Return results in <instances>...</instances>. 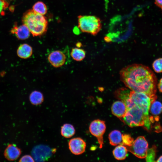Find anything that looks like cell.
<instances>
[{"label": "cell", "instance_id": "cell-19", "mask_svg": "<svg viewBox=\"0 0 162 162\" xmlns=\"http://www.w3.org/2000/svg\"><path fill=\"white\" fill-rule=\"evenodd\" d=\"M86 52L84 50L78 47L73 48L70 52V55L73 59L76 61L82 60L86 56Z\"/></svg>", "mask_w": 162, "mask_h": 162}, {"label": "cell", "instance_id": "cell-8", "mask_svg": "<svg viewBox=\"0 0 162 162\" xmlns=\"http://www.w3.org/2000/svg\"><path fill=\"white\" fill-rule=\"evenodd\" d=\"M52 150L47 146L39 145L34 147L32 151L34 159L36 161H44L50 158Z\"/></svg>", "mask_w": 162, "mask_h": 162}, {"label": "cell", "instance_id": "cell-29", "mask_svg": "<svg viewBox=\"0 0 162 162\" xmlns=\"http://www.w3.org/2000/svg\"><path fill=\"white\" fill-rule=\"evenodd\" d=\"M157 162H162V155L156 161Z\"/></svg>", "mask_w": 162, "mask_h": 162}, {"label": "cell", "instance_id": "cell-9", "mask_svg": "<svg viewBox=\"0 0 162 162\" xmlns=\"http://www.w3.org/2000/svg\"><path fill=\"white\" fill-rule=\"evenodd\" d=\"M68 146L69 150L72 154L78 155L84 152L86 144L82 138L76 137L70 140L68 142Z\"/></svg>", "mask_w": 162, "mask_h": 162}, {"label": "cell", "instance_id": "cell-16", "mask_svg": "<svg viewBox=\"0 0 162 162\" xmlns=\"http://www.w3.org/2000/svg\"><path fill=\"white\" fill-rule=\"evenodd\" d=\"M122 136L121 132L118 130H114L110 133L109 135V139L110 144L114 146L121 144Z\"/></svg>", "mask_w": 162, "mask_h": 162}, {"label": "cell", "instance_id": "cell-22", "mask_svg": "<svg viewBox=\"0 0 162 162\" xmlns=\"http://www.w3.org/2000/svg\"><path fill=\"white\" fill-rule=\"evenodd\" d=\"M156 147L153 146L148 150L146 156V157L147 162L154 161L156 154Z\"/></svg>", "mask_w": 162, "mask_h": 162}, {"label": "cell", "instance_id": "cell-17", "mask_svg": "<svg viewBox=\"0 0 162 162\" xmlns=\"http://www.w3.org/2000/svg\"><path fill=\"white\" fill-rule=\"evenodd\" d=\"M29 99L32 104L38 105L41 104L43 102L44 97L41 92L38 91H34L30 94Z\"/></svg>", "mask_w": 162, "mask_h": 162}, {"label": "cell", "instance_id": "cell-20", "mask_svg": "<svg viewBox=\"0 0 162 162\" xmlns=\"http://www.w3.org/2000/svg\"><path fill=\"white\" fill-rule=\"evenodd\" d=\"M32 9L36 13L43 15L46 14L47 11L46 5L41 1L36 2L33 6Z\"/></svg>", "mask_w": 162, "mask_h": 162}, {"label": "cell", "instance_id": "cell-24", "mask_svg": "<svg viewBox=\"0 0 162 162\" xmlns=\"http://www.w3.org/2000/svg\"><path fill=\"white\" fill-rule=\"evenodd\" d=\"M133 139L128 134H122V141L121 145L125 146H131L134 142Z\"/></svg>", "mask_w": 162, "mask_h": 162}, {"label": "cell", "instance_id": "cell-18", "mask_svg": "<svg viewBox=\"0 0 162 162\" xmlns=\"http://www.w3.org/2000/svg\"><path fill=\"white\" fill-rule=\"evenodd\" d=\"M75 130L74 126L69 124H64L61 127V135L66 138H69L75 134Z\"/></svg>", "mask_w": 162, "mask_h": 162}, {"label": "cell", "instance_id": "cell-21", "mask_svg": "<svg viewBox=\"0 0 162 162\" xmlns=\"http://www.w3.org/2000/svg\"><path fill=\"white\" fill-rule=\"evenodd\" d=\"M149 111L153 115H157L160 113L162 111V104L159 101H154L150 105Z\"/></svg>", "mask_w": 162, "mask_h": 162}, {"label": "cell", "instance_id": "cell-30", "mask_svg": "<svg viewBox=\"0 0 162 162\" xmlns=\"http://www.w3.org/2000/svg\"></svg>", "mask_w": 162, "mask_h": 162}, {"label": "cell", "instance_id": "cell-10", "mask_svg": "<svg viewBox=\"0 0 162 162\" xmlns=\"http://www.w3.org/2000/svg\"><path fill=\"white\" fill-rule=\"evenodd\" d=\"M48 60L53 67L57 68L64 64L66 57L62 51L56 50L50 53L48 56Z\"/></svg>", "mask_w": 162, "mask_h": 162}, {"label": "cell", "instance_id": "cell-11", "mask_svg": "<svg viewBox=\"0 0 162 162\" xmlns=\"http://www.w3.org/2000/svg\"><path fill=\"white\" fill-rule=\"evenodd\" d=\"M12 34H15L16 37L19 40H25L28 39L30 35V32L28 27L23 24L18 26L15 23L10 30Z\"/></svg>", "mask_w": 162, "mask_h": 162}, {"label": "cell", "instance_id": "cell-3", "mask_svg": "<svg viewBox=\"0 0 162 162\" xmlns=\"http://www.w3.org/2000/svg\"><path fill=\"white\" fill-rule=\"evenodd\" d=\"M129 96L133 102L137 105L143 112L145 117L144 128L147 130L150 129L151 122L148 115L149 108L152 102L157 99L152 98L142 92L130 91Z\"/></svg>", "mask_w": 162, "mask_h": 162}, {"label": "cell", "instance_id": "cell-13", "mask_svg": "<svg viewBox=\"0 0 162 162\" xmlns=\"http://www.w3.org/2000/svg\"><path fill=\"white\" fill-rule=\"evenodd\" d=\"M127 110L126 105L121 100L115 102L111 107L112 113L120 119L125 116Z\"/></svg>", "mask_w": 162, "mask_h": 162}, {"label": "cell", "instance_id": "cell-25", "mask_svg": "<svg viewBox=\"0 0 162 162\" xmlns=\"http://www.w3.org/2000/svg\"><path fill=\"white\" fill-rule=\"evenodd\" d=\"M9 3L6 0H0V15H4V11L8 7Z\"/></svg>", "mask_w": 162, "mask_h": 162}, {"label": "cell", "instance_id": "cell-2", "mask_svg": "<svg viewBox=\"0 0 162 162\" xmlns=\"http://www.w3.org/2000/svg\"><path fill=\"white\" fill-rule=\"evenodd\" d=\"M23 24L29 29L33 36H40L46 32L48 25L46 17L29 9L23 14L22 19Z\"/></svg>", "mask_w": 162, "mask_h": 162}, {"label": "cell", "instance_id": "cell-27", "mask_svg": "<svg viewBox=\"0 0 162 162\" xmlns=\"http://www.w3.org/2000/svg\"><path fill=\"white\" fill-rule=\"evenodd\" d=\"M154 4L156 6L162 10V0H154Z\"/></svg>", "mask_w": 162, "mask_h": 162}, {"label": "cell", "instance_id": "cell-5", "mask_svg": "<svg viewBox=\"0 0 162 162\" xmlns=\"http://www.w3.org/2000/svg\"><path fill=\"white\" fill-rule=\"evenodd\" d=\"M127 109L125 116L121 119V121L130 127L144 126L145 117L137 105L135 104Z\"/></svg>", "mask_w": 162, "mask_h": 162}, {"label": "cell", "instance_id": "cell-23", "mask_svg": "<svg viewBox=\"0 0 162 162\" xmlns=\"http://www.w3.org/2000/svg\"><path fill=\"white\" fill-rule=\"evenodd\" d=\"M152 67L155 72L158 73H162V58L155 59L152 63Z\"/></svg>", "mask_w": 162, "mask_h": 162}, {"label": "cell", "instance_id": "cell-28", "mask_svg": "<svg viewBox=\"0 0 162 162\" xmlns=\"http://www.w3.org/2000/svg\"><path fill=\"white\" fill-rule=\"evenodd\" d=\"M157 86L160 92L162 93V77L160 80Z\"/></svg>", "mask_w": 162, "mask_h": 162}, {"label": "cell", "instance_id": "cell-15", "mask_svg": "<svg viewBox=\"0 0 162 162\" xmlns=\"http://www.w3.org/2000/svg\"><path fill=\"white\" fill-rule=\"evenodd\" d=\"M128 150L125 146L121 145L116 147L113 151L115 158L118 160L124 159L127 156Z\"/></svg>", "mask_w": 162, "mask_h": 162}, {"label": "cell", "instance_id": "cell-7", "mask_svg": "<svg viewBox=\"0 0 162 162\" xmlns=\"http://www.w3.org/2000/svg\"><path fill=\"white\" fill-rule=\"evenodd\" d=\"M106 129V126L104 121L99 119L95 120L90 124L89 130L91 133L97 137L101 148L104 144L103 136Z\"/></svg>", "mask_w": 162, "mask_h": 162}, {"label": "cell", "instance_id": "cell-6", "mask_svg": "<svg viewBox=\"0 0 162 162\" xmlns=\"http://www.w3.org/2000/svg\"><path fill=\"white\" fill-rule=\"evenodd\" d=\"M128 151L136 157L141 159L145 158L148 149V144L143 136L138 137L130 146H126Z\"/></svg>", "mask_w": 162, "mask_h": 162}, {"label": "cell", "instance_id": "cell-1", "mask_svg": "<svg viewBox=\"0 0 162 162\" xmlns=\"http://www.w3.org/2000/svg\"><path fill=\"white\" fill-rule=\"evenodd\" d=\"M120 75L121 80L131 91L157 98V78L148 67L139 64L130 65L122 68Z\"/></svg>", "mask_w": 162, "mask_h": 162}, {"label": "cell", "instance_id": "cell-4", "mask_svg": "<svg viewBox=\"0 0 162 162\" xmlns=\"http://www.w3.org/2000/svg\"><path fill=\"white\" fill-rule=\"evenodd\" d=\"M78 18V27L83 32L96 35L101 28L100 20L93 16L79 15Z\"/></svg>", "mask_w": 162, "mask_h": 162}, {"label": "cell", "instance_id": "cell-26", "mask_svg": "<svg viewBox=\"0 0 162 162\" xmlns=\"http://www.w3.org/2000/svg\"><path fill=\"white\" fill-rule=\"evenodd\" d=\"M20 162H34V159L30 155H26L23 156L19 161Z\"/></svg>", "mask_w": 162, "mask_h": 162}, {"label": "cell", "instance_id": "cell-12", "mask_svg": "<svg viewBox=\"0 0 162 162\" xmlns=\"http://www.w3.org/2000/svg\"><path fill=\"white\" fill-rule=\"evenodd\" d=\"M21 154L20 149L14 144H9L4 152L5 157L9 160L13 161L17 159Z\"/></svg>", "mask_w": 162, "mask_h": 162}, {"label": "cell", "instance_id": "cell-14", "mask_svg": "<svg viewBox=\"0 0 162 162\" xmlns=\"http://www.w3.org/2000/svg\"><path fill=\"white\" fill-rule=\"evenodd\" d=\"M33 53L32 47L27 44H21L17 50V56L22 59H27L30 57Z\"/></svg>", "mask_w": 162, "mask_h": 162}]
</instances>
